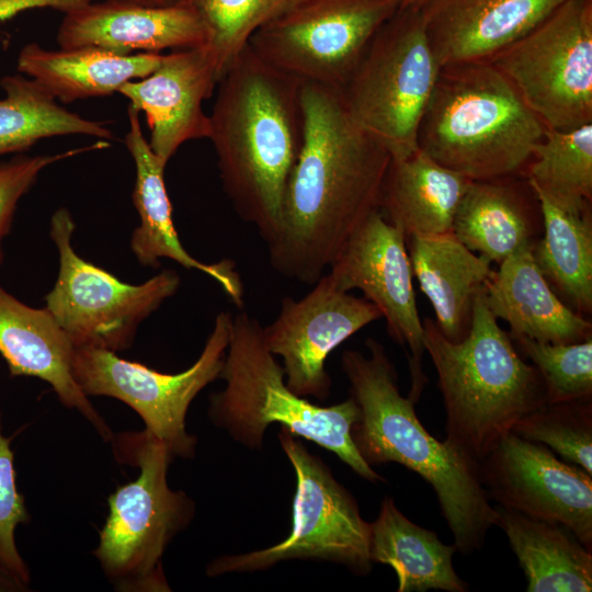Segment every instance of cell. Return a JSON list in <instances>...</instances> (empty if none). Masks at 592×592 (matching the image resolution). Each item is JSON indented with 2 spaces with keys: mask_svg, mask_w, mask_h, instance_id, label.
Returning <instances> with one entry per match:
<instances>
[{
  "mask_svg": "<svg viewBox=\"0 0 592 592\" xmlns=\"http://www.w3.org/2000/svg\"><path fill=\"white\" fill-rule=\"evenodd\" d=\"M304 141L288 179L269 262L282 276L315 284L350 237L379 210L391 160L349 114L339 89L304 83Z\"/></svg>",
  "mask_w": 592,
  "mask_h": 592,
  "instance_id": "obj_1",
  "label": "cell"
},
{
  "mask_svg": "<svg viewBox=\"0 0 592 592\" xmlns=\"http://www.w3.org/2000/svg\"><path fill=\"white\" fill-rule=\"evenodd\" d=\"M301 86L247 45L219 79L209 115L223 189L266 244L304 141Z\"/></svg>",
  "mask_w": 592,
  "mask_h": 592,
  "instance_id": "obj_2",
  "label": "cell"
},
{
  "mask_svg": "<svg viewBox=\"0 0 592 592\" xmlns=\"http://www.w3.org/2000/svg\"><path fill=\"white\" fill-rule=\"evenodd\" d=\"M365 346L368 355L346 350L341 356L358 408L351 428L356 449L369 466L396 463L422 477L435 492L457 551L479 550L497 519L479 464L426 431L415 403L400 394L398 374L385 348L373 338L365 340Z\"/></svg>",
  "mask_w": 592,
  "mask_h": 592,
  "instance_id": "obj_3",
  "label": "cell"
},
{
  "mask_svg": "<svg viewBox=\"0 0 592 592\" xmlns=\"http://www.w3.org/2000/svg\"><path fill=\"white\" fill-rule=\"evenodd\" d=\"M422 326L445 408L444 441L479 464L522 419L547 403L544 382L499 326L485 287L463 340L445 338L431 318Z\"/></svg>",
  "mask_w": 592,
  "mask_h": 592,
  "instance_id": "obj_4",
  "label": "cell"
},
{
  "mask_svg": "<svg viewBox=\"0 0 592 592\" xmlns=\"http://www.w3.org/2000/svg\"><path fill=\"white\" fill-rule=\"evenodd\" d=\"M546 127L488 60L442 66L418 148L471 181L521 175Z\"/></svg>",
  "mask_w": 592,
  "mask_h": 592,
  "instance_id": "obj_5",
  "label": "cell"
},
{
  "mask_svg": "<svg viewBox=\"0 0 592 592\" xmlns=\"http://www.w3.org/2000/svg\"><path fill=\"white\" fill-rule=\"evenodd\" d=\"M270 350L259 320L240 308L232 314L229 344L219 374L226 386L209 397L208 415L237 443L263 448L269 425L280 423L293 434L334 453L356 475L372 483L385 482L360 455L351 428L358 408L350 396L329 407L293 392L285 373Z\"/></svg>",
  "mask_w": 592,
  "mask_h": 592,
  "instance_id": "obj_6",
  "label": "cell"
},
{
  "mask_svg": "<svg viewBox=\"0 0 592 592\" xmlns=\"http://www.w3.org/2000/svg\"><path fill=\"white\" fill-rule=\"evenodd\" d=\"M110 442L117 460L137 466L140 473L110 494L109 515L93 555L117 591H170L162 556L191 523L194 502L169 487L173 456L162 442L145 430L113 435Z\"/></svg>",
  "mask_w": 592,
  "mask_h": 592,
  "instance_id": "obj_7",
  "label": "cell"
},
{
  "mask_svg": "<svg viewBox=\"0 0 592 592\" xmlns=\"http://www.w3.org/2000/svg\"><path fill=\"white\" fill-rule=\"evenodd\" d=\"M440 69L420 9L399 8L376 32L340 92L353 121L391 159H405L418 150L419 124Z\"/></svg>",
  "mask_w": 592,
  "mask_h": 592,
  "instance_id": "obj_8",
  "label": "cell"
},
{
  "mask_svg": "<svg viewBox=\"0 0 592 592\" xmlns=\"http://www.w3.org/2000/svg\"><path fill=\"white\" fill-rule=\"evenodd\" d=\"M278 442L296 476L292 531L281 543L261 550L224 555L210 561L208 577L266 570L284 560H321L346 567L356 576L371 572V523L352 493L318 456L281 426Z\"/></svg>",
  "mask_w": 592,
  "mask_h": 592,
  "instance_id": "obj_9",
  "label": "cell"
},
{
  "mask_svg": "<svg viewBox=\"0 0 592 592\" xmlns=\"http://www.w3.org/2000/svg\"><path fill=\"white\" fill-rule=\"evenodd\" d=\"M488 61L547 129L592 123V0H566Z\"/></svg>",
  "mask_w": 592,
  "mask_h": 592,
  "instance_id": "obj_10",
  "label": "cell"
},
{
  "mask_svg": "<svg viewBox=\"0 0 592 592\" xmlns=\"http://www.w3.org/2000/svg\"><path fill=\"white\" fill-rule=\"evenodd\" d=\"M75 228L67 208L54 213L49 234L58 250L59 271L45 296V308L73 346L126 350L139 325L175 294L180 276L164 270L138 285L123 283L77 254L71 243Z\"/></svg>",
  "mask_w": 592,
  "mask_h": 592,
  "instance_id": "obj_11",
  "label": "cell"
},
{
  "mask_svg": "<svg viewBox=\"0 0 592 592\" xmlns=\"http://www.w3.org/2000/svg\"><path fill=\"white\" fill-rule=\"evenodd\" d=\"M231 327V312L217 314L201 355L178 374L160 373L105 349L75 346L72 375L86 396H107L129 406L173 458H191L197 440L186 432V413L194 398L219 378Z\"/></svg>",
  "mask_w": 592,
  "mask_h": 592,
  "instance_id": "obj_12",
  "label": "cell"
},
{
  "mask_svg": "<svg viewBox=\"0 0 592 592\" xmlns=\"http://www.w3.org/2000/svg\"><path fill=\"white\" fill-rule=\"evenodd\" d=\"M400 0H308L259 29L249 46L304 83L341 90Z\"/></svg>",
  "mask_w": 592,
  "mask_h": 592,
  "instance_id": "obj_13",
  "label": "cell"
},
{
  "mask_svg": "<svg viewBox=\"0 0 592 592\" xmlns=\"http://www.w3.org/2000/svg\"><path fill=\"white\" fill-rule=\"evenodd\" d=\"M406 239L399 227L374 212L345 242L327 274L340 289L362 291L380 310L388 334L406 350L411 377L408 398L417 403L428 379L422 367L423 326Z\"/></svg>",
  "mask_w": 592,
  "mask_h": 592,
  "instance_id": "obj_14",
  "label": "cell"
},
{
  "mask_svg": "<svg viewBox=\"0 0 592 592\" xmlns=\"http://www.w3.org/2000/svg\"><path fill=\"white\" fill-rule=\"evenodd\" d=\"M479 475L499 505L560 524L592 551V475L583 468L510 432L480 460Z\"/></svg>",
  "mask_w": 592,
  "mask_h": 592,
  "instance_id": "obj_15",
  "label": "cell"
},
{
  "mask_svg": "<svg viewBox=\"0 0 592 592\" xmlns=\"http://www.w3.org/2000/svg\"><path fill=\"white\" fill-rule=\"evenodd\" d=\"M380 318L373 303L340 289L323 274L301 298L282 299L276 318L263 327V337L270 352L282 358L288 388L304 398L326 400L332 385L327 357Z\"/></svg>",
  "mask_w": 592,
  "mask_h": 592,
  "instance_id": "obj_16",
  "label": "cell"
},
{
  "mask_svg": "<svg viewBox=\"0 0 592 592\" xmlns=\"http://www.w3.org/2000/svg\"><path fill=\"white\" fill-rule=\"evenodd\" d=\"M218 81L215 55L205 44L162 55L152 72L128 81L118 93L129 101L128 106L146 115L149 146L167 164L184 143L209 137L210 121L203 102Z\"/></svg>",
  "mask_w": 592,
  "mask_h": 592,
  "instance_id": "obj_17",
  "label": "cell"
},
{
  "mask_svg": "<svg viewBox=\"0 0 592 592\" xmlns=\"http://www.w3.org/2000/svg\"><path fill=\"white\" fill-rule=\"evenodd\" d=\"M56 42L61 48L93 46L118 54H160L205 45L208 33L189 0L166 7L104 0L66 13Z\"/></svg>",
  "mask_w": 592,
  "mask_h": 592,
  "instance_id": "obj_18",
  "label": "cell"
},
{
  "mask_svg": "<svg viewBox=\"0 0 592 592\" xmlns=\"http://www.w3.org/2000/svg\"><path fill=\"white\" fill-rule=\"evenodd\" d=\"M566 0H431L420 8L440 66L489 60Z\"/></svg>",
  "mask_w": 592,
  "mask_h": 592,
  "instance_id": "obj_19",
  "label": "cell"
},
{
  "mask_svg": "<svg viewBox=\"0 0 592 592\" xmlns=\"http://www.w3.org/2000/svg\"><path fill=\"white\" fill-rule=\"evenodd\" d=\"M127 117L125 145L135 163L133 202L140 218L139 226L133 232L130 248L138 262L156 267L159 260L166 258L185 269L200 271L216 281L238 309L243 308L244 287L236 263L228 259L204 263L182 246L164 182L167 164L155 155L144 136L139 112L128 106Z\"/></svg>",
  "mask_w": 592,
  "mask_h": 592,
  "instance_id": "obj_20",
  "label": "cell"
},
{
  "mask_svg": "<svg viewBox=\"0 0 592 592\" xmlns=\"http://www.w3.org/2000/svg\"><path fill=\"white\" fill-rule=\"evenodd\" d=\"M75 346L46 308H33L0 285V354L12 376L48 383L60 402L80 412L105 441L113 433L72 375Z\"/></svg>",
  "mask_w": 592,
  "mask_h": 592,
  "instance_id": "obj_21",
  "label": "cell"
},
{
  "mask_svg": "<svg viewBox=\"0 0 592 592\" xmlns=\"http://www.w3.org/2000/svg\"><path fill=\"white\" fill-rule=\"evenodd\" d=\"M534 246L505 258L485 284L486 300L510 337L547 343H574L591 338L592 325L553 291L538 266Z\"/></svg>",
  "mask_w": 592,
  "mask_h": 592,
  "instance_id": "obj_22",
  "label": "cell"
},
{
  "mask_svg": "<svg viewBox=\"0 0 592 592\" xmlns=\"http://www.w3.org/2000/svg\"><path fill=\"white\" fill-rule=\"evenodd\" d=\"M543 231L538 198L524 177L470 181L452 234L469 250L500 264Z\"/></svg>",
  "mask_w": 592,
  "mask_h": 592,
  "instance_id": "obj_23",
  "label": "cell"
},
{
  "mask_svg": "<svg viewBox=\"0 0 592 592\" xmlns=\"http://www.w3.org/2000/svg\"><path fill=\"white\" fill-rule=\"evenodd\" d=\"M409 241L412 272L434 309L437 328L451 341L463 340L475 298L493 271L491 262L452 232L413 236Z\"/></svg>",
  "mask_w": 592,
  "mask_h": 592,
  "instance_id": "obj_24",
  "label": "cell"
},
{
  "mask_svg": "<svg viewBox=\"0 0 592 592\" xmlns=\"http://www.w3.org/2000/svg\"><path fill=\"white\" fill-rule=\"evenodd\" d=\"M162 54H118L93 46L45 49L36 43L23 46L18 71L34 79L56 100L105 96L128 81L141 79L159 65Z\"/></svg>",
  "mask_w": 592,
  "mask_h": 592,
  "instance_id": "obj_25",
  "label": "cell"
},
{
  "mask_svg": "<svg viewBox=\"0 0 592 592\" xmlns=\"http://www.w3.org/2000/svg\"><path fill=\"white\" fill-rule=\"evenodd\" d=\"M470 181L418 148L405 159L390 160L379 212L408 239L452 232L455 213Z\"/></svg>",
  "mask_w": 592,
  "mask_h": 592,
  "instance_id": "obj_26",
  "label": "cell"
},
{
  "mask_svg": "<svg viewBox=\"0 0 592 592\" xmlns=\"http://www.w3.org/2000/svg\"><path fill=\"white\" fill-rule=\"evenodd\" d=\"M500 527L517 558L527 592H590L592 551L565 526L494 506Z\"/></svg>",
  "mask_w": 592,
  "mask_h": 592,
  "instance_id": "obj_27",
  "label": "cell"
},
{
  "mask_svg": "<svg viewBox=\"0 0 592 592\" xmlns=\"http://www.w3.org/2000/svg\"><path fill=\"white\" fill-rule=\"evenodd\" d=\"M456 551L454 544H444L433 531L410 521L390 497L384 498L371 523V560L395 570L397 592H467L468 584L453 567Z\"/></svg>",
  "mask_w": 592,
  "mask_h": 592,
  "instance_id": "obj_28",
  "label": "cell"
},
{
  "mask_svg": "<svg viewBox=\"0 0 592 592\" xmlns=\"http://www.w3.org/2000/svg\"><path fill=\"white\" fill-rule=\"evenodd\" d=\"M536 196L543 219V237L533 247L534 258L565 304L581 315L591 314V207L569 212L542 195Z\"/></svg>",
  "mask_w": 592,
  "mask_h": 592,
  "instance_id": "obj_29",
  "label": "cell"
},
{
  "mask_svg": "<svg viewBox=\"0 0 592 592\" xmlns=\"http://www.w3.org/2000/svg\"><path fill=\"white\" fill-rule=\"evenodd\" d=\"M0 156L29 150L38 140L56 136L87 135L111 140L112 130L60 106L34 79L22 73L0 80Z\"/></svg>",
  "mask_w": 592,
  "mask_h": 592,
  "instance_id": "obj_30",
  "label": "cell"
},
{
  "mask_svg": "<svg viewBox=\"0 0 592 592\" xmlns=\"http://www.w3.org/2000/svg\"><path fill=\"white\" fill-rule=\"evenodd\" d=\"M524 175L533 191L569 212L591 207L592 123L568 130L547 129Z\"/></svg>",
  "mask_w": 592,
  "mask_h": 592,
  "instance_id": "obj_31",
  "label": "cell"
},
{
  "mask_svg": "<svg viewBox=\"0 0 592 592\" xmlns=\"http://www.w3.org/2000/svg\"><path fill=\"white\" fill-rule=\"evenodd\" d=\"M208 33L219 79L262 26L287 14L308 0H189Z\"/></svg>",
  "mask_w": 592,
  "mask_h": 592,
  "instance_id": "obj_32",
  "label": "cell"
},
{
  "mask_svg": "<svg viewBox=\"0 0 592 592\" xmlns=\"http://www.w3.org/2000/svg\"><path fill=\"white\" fill-rule=\"evenodd\" d=\"M512 432L549 447L592 475V399L546 403Z\"/></svg>",
  "mask_w": 592,
  "mask_h": 592,
  "instance_id": "obj_33",
  "label": "cell"
},
{
  "mask_svg": "<svg viewBox=\"0 0 592 592\" xmlns=\"http://www.w3.org/2000/svg\"><path fill=\"white\" fill-rule=\"evenodd\" d=\"M512 340L538 371L547 403L592 399V338L574 343Z\"/></svg>",
  "mask_w": 592,
  "mask_h": 592,
  "instance_id": "obj_34",
  "label": "cell"
},
{
  "mask_svg": "<svg viewBox=\"0 0 592 592\" xmlns=\"http://www.w3.org/2000/svg\"><path fill=\"white\" fill-rule=\"evenodd\" d=\"M11 439L2 433L0 412V590L24 591L31 573L15 542L19 524L29 522L24 497L15 479L14 454Z\"/></svg>",
  "mask_w": 592,
  "mask_h": 592,
  "instance_id": "obj_35",
  "label": "cell"
},
{
  "mask_svg": "<svg viewBox=\"0 0 592 592\" xmlns=\"http://www.w3.org/2000/svg\"><path fill=\"white\" fill-rule=\"evenodd\" d=\"M107 140L54 155H16L0 163V264L4 260L3 240L10 232L21 198L31 190L41 172L48 166L82 152L109 147Z\"/></svg>",
  "mask_w": 592,
  "mask_h": 592,
  "instance_id": "obj_36",
  "label": "cell"
},
{
  "mask_svg": "<svg viewBox=\"0 0 592 592\" xmlns=\"http://www.w3.org/2000/svg\"><path fill=\"white\" fill-rule=\"evenodd\" d=\"M92 1L95 0H0V22L38 8H50L66 14Z\"/></svg>",
  "mask_w": 592,
  "mask_h": 592,
  "instance_id": "obj_37",
  "label": "cell"
},
{
  "mask_svg": "<svg viewBox=\"0 0 592 592\" xmlns=\"http://www.w3.org/2000/svg\"><path fill=\"white\" fill-rule=\"evenodd\" d=\"M118 1H126V2H133V3L152 5V7H166V5L178 4L186 0H118Z\"/></svg>",
  "mask_w": 592,
  "mask_h": 592,
  "instance_id": "obj_38",
  "label": "cell"
},
{
  "mask_svg": "<svg viewBox=\"0 0 592 592\" xmlns=\"http://www.w3.org/2000/svg\"><path fill=\"white\" fill-rule=\"evenodd\" d=\"M431 0H400L399 8L400 9H420L423 7L426 2Z\"/></svg>",
  "mask_w": 592,
  "mask_h": 592,
  "instance_id": "obj_39",
  "label": "cell"
}]
</instances>
